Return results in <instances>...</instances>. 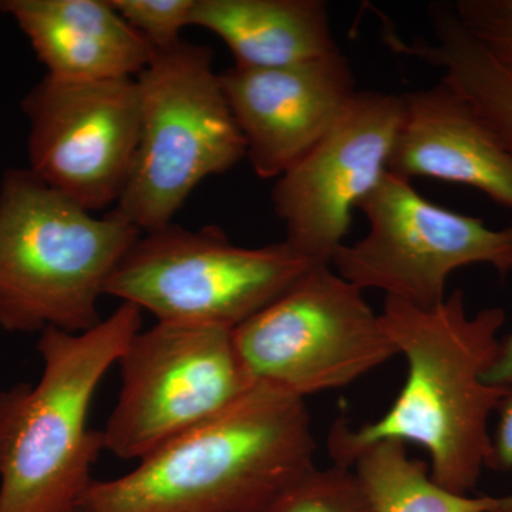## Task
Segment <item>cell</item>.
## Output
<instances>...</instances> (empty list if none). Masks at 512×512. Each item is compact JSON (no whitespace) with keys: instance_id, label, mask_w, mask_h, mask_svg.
<instances>
[{"instance_id":"obj_16","label":"cell","mask_w":512,"mask_h":512,"mask_svg":"<svg viewBox=\"0 0 512 512\" xmlns=\"http://www.w3.org/2000/svg\"><path fill=\"white\" fill-rule=\"evenodd\" d=\"M434 40L407 42L383 18V42L397 55L414 57L443 72V80L461 97L512 157V73L504 69L464 29L447 2L431 3Z\"/></svg>"},{"instance_id":"obj_19","label":"cell","mask_w":512,"mask_h":512,"mask_svg":"<svg viewBox=\"0 0 512 512\" xmlns=\"http://www.w3.org/2000/svg\"><path fill=\"white\" fill-rule=\"evenodd\" d=\"M110 3L154 50L177 45L183 40L184 28L192 26L195 0H110Z\"/></svg>"},{"instance_id":"obj_12","label":"cell","mask_w":512,"mask_h":512,"mask_svg":"<svg viewBox=\"0 0 512 512\" xmlns=\"http://www.w3.org/2000/svg\"><path fill=\"white\" fill-rule=\"evenodd\" d=\"M229 110L255 174L276 180L332 128L357 93L342 50L269 69L234 66L220 73Z\"/></svg>"},{"instance_id":"obj_22","label":"cell","mask_w":512,"mask_h":512,"mask_svg":"<svg viewBox=\"0 0 512 512\" xmlns=\"http://www.w3.org/2000/svg\"><path fill=\"white\" fill-rule=\"evenodd\" d=\"M485 383L495 387L512 386V333L507 339L501 340L500 352L491 369L485 373Z\"/></svg>"},{"instance_id":"obj_13","label":"cell","mask_w":512,"mask_h":512,"mask_svg":"<svg viewBox=\"0 0 512 512\" xmlns=\"http://www.w3.org/2000/svg\"><path fill=\"white\" fill-rule=\"evenodd\" d=\"M389 173L468 185L512 211V157L444 82L404 94Z\"/></svg>"},{"instance_id":"obj_4","label":"cell","mask_w":512,"mask_h":512,"mask_svg":"<svg viewBox=\"0 0 512 512\" xmlns=\"http://www.w3.org/2000/svg\"><path fill=\"white\" fill-rule=\"evenodd\" d=\"M141 234L111 212L84 210L28 167L8 168L0 178V329L99 325L107 282Z\"/></svg>"},{"instance_id":"obj_9","label":"cell","mask_w":512,"mask_h":512,"mask_svg":"<svg viewBox=\"0 0 512 512\" xmlns=\"http://www.w3.org/2000/svg\"><path fill=\"white\" fill-rule=\"evenodd\" d=\"M369 221L365 238L343 245L332 266L362 289L431 309L447 298V281L464 266L487 264L501 275L512 272V224L491 229L480 218L458 214L424 198L387 171L360 202Z\"/></svg>"},{"instance_id":"obj_7","label":"cell","mask_w":512,"mask_h":512,"mask_svg":"<svg viewBox=\"0 0 512 512\" xmlns=\"http://www.w3.org/2000/svg\"><path fill=\"white\" fill-rule=\"evenodd\" d=\"M254 384L305 400L349 386L397 355L362 289L315 265L232 330Z\"/></svg>"},{"instance_id":"obj_10","label":"cell","mask_w":512,"mask_h":512,"mask_svg":"<svg viewBox=\"0 0 512 512\" xmlns=\"http://www.w3.org/2000/svg\"><path fill=\"white\" fill-rule=\"evenodd\" d=\"M20 110L29 171L92 214L116 207L140 138L136 79L64 82L45 74Z\"/></svg>"},{"instance_id":"obj_18","label":"cell","mask_w":512,"mask_h":512,"mask_svg":"<svg viewBox=\"0 0 512 512\" xmlns=\"http://www.w3.org/2000/svg\"><path fill=\"white\" fill-rule=\"evenodd\" d=\"M256 512H370L352 468H313Z\"/></svg>"},{"instance_id":"obj_6","label":"cell","mask_w":512,"mask_h":512,"mask_svg":"<svg viewBox=\"0 0 512 512\" xmlns=\"http://www.w3.org/2000/svg\"><path fill=\"white\" fill-rule=\"evenodd\" d=\"M315 265L285 241L241 247L215 225L192 231L170 224L138 237L106 295L157 322L234 330Z\"/></svg>"},{"instance_id":"obj_17","label":"cell","mask_w":512,"mask_h":512,"mask_svg":"<svg viewBox=\"0 0 512 512\" xmlns=\"http://www.w3.org/2000/svg\"><path fill=\"white\" fill-rule=\"evenodd\" d=\"M353 473L370 512H498L500 497H473L447 490L430 466L407 454L406 443L380 440L352 461Z\"/></svg>"},{"instance_id":"obj_15","label":"cell","mask_w":512,"mask_h":512,"mask_svg":"<svg viewBox=\"0 0 512 512\" xmlns=\"http://www.w3.org/2000/svg\"><path fill=\"white\" fill-rule=\"evenodd\" d=\"M192 26L220 37L235 66L269 69L340 52L322 0H195Z\"/></svg>"},{"instance_id":"obj_8","label":"cell","mask_w":512,"mask_h":512,"mask_svg":"<svg viewBox=\"0 0 512 512\" xmlns=\"http://www.w3.org/2000/svg\"><path fill=\"white\" fill-rule=\"evenodd\" d=\"M120 392L103 430L123 460L147 457L221 416L255 386L232 330L157 322L140 330L117 362Z\"/></svg>"},{"instance_id":"obj_11","label":"cell","mask_w":512,"mask_h":512,"mask_svg":"<svg viewBox=\"0 0 512 512\" xmlns=\"http://www.w3.org/2000/svg\"><path fill=\"white\" fill-rule=\"evenodd\" d=\"M403 113L404 94L357 92L328 133L276 178L271 200L286 244L315 264L332 265L353 210L389 171Z\"/></svg>"},{"instance_id":"obj_2","label":"cell","mask_w":512,"mask_h":512,"mask_svg":"<svg viewBox=\"0 0 512 512\" xmlns=\"http://www.w3.org/2000/svg\"><path fill=\"white\" fill-rule=\"evenodd\" d=\"M315 451L305 400L255 384L130 473L94 481L79 512H256L316 468Z\"/></svg>"},{"instance_id":"obj_20","label":"cell","mask_w":512,"mask_h":512,"mask_svg":"<svg viewBox=\"0 0 512 512\" xmlns=\"http://www.w3.org/2000/svg\"><path fill=\"white\" fill-rule=\"evenodd\" d=\"M451 6L464 29L512 73V0H456Z\"/></svg>"},{"instance_id":"obj_14","label":"cell","mask_w":512,"mask_h":512,"mask_svg":"<svg viewBox=\"0 0 512 512\" xmlns=\"http://www.w3.org/2000/svg\"><path fill=\"white\" fill-rule=\"evenodd\" d=\"M46 76L64 82L136 79L154 49L110 0H0Z\"/></svg>"},{"instance_id":"obj_21","label":"cell","mask_w":512,"mask_h":512,"mask_svg":"<svg viewBox=\"0 0 512 512\" xmlns=\"http://www.w3.org/2000/svg\"><path fill=\"white\" fill-rule=\"evenodd\" d=\"M498 424L491 443L488 467L495 471L512 470V386L507 387L503 400L498 404ZM512 510V494L500 497V510Z\"/></svg>"},{"instance_id":"obj_1","label":"cell","mask_w":512,"mask_h":512,"mask_svg":"<svg viewBox=\"0 0 512 512\" xmlns=\"http://www.w3.org/2000/svg\"><path fill=\"white\" fill-rule=\"evenodd\" d=\"M397 355L406 359L402 392L380 419L330 429L333 464L352 467L362 448L380 440L419 444L430 457L431 477L447 490L468 494L490 460V417L507 389L485 383L500 352L501 308L470 315L461 289L431 309L386 298L379 313Z\"/></svg>"},{"instance_id":"obj_5","label":"cell","mask_w":512,"mask_h":512,"mask_svg":"<svg viewBox=\"0 0 512 512\" xmlns=\"http://www.w3.org/2000/svg\"><path fill=\"white\" fill-rule=\"evenodd\" d=\"M214 53L181 40L154 50L136 77L140 138L126 190L109 211L141 232L173 224L195 188L244 160Z\"/></svg>"},{"instance_id":"obj_23","label":"cell","mask_w":512,"mask_h":512,"mask_svg":"<svg viewBox=\"0 0 512 512\" xmlns=\"http://www.w3.org/2000/svg\"><path fill=\"white\" fill-rule=\"evenodd\" d=\"M501 512H512V510H508V511H501Z\"/></svg>"},{"instance_id":"obj_3","label":"cell","mask_w":512,"mask_h":512,"mask_svg":"<svg viewBox=\"0 0 512 512\" xmlns=\"http://www.w3.org/2000/svg\"><path fill=\"white\" fill-rule=\"evenodd\" d=\"M141 325L143 311L121 302L87 332L40 333L39 380L0 392V512L80 511L106 451L93 399Z\"/></svg>"}]
</instances>
